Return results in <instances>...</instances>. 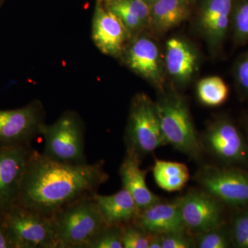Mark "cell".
<instances>
[{
  "label": "cell",
  "mask_w": 248,
  "mask_h": 248,
  "mask_svg": "<svg viewBox=\"0 0 248 248\" xmlns=\"http://www.w3.org/2000/svg\"><path fill=\"white\" fill-rule=\"evenodd\" d=\"M235 42H248V0H242L232 9L231 17Z\"/></svg>",
  "instance_id": "obj_24"
},
{
  "label": "cell",
  "mask_w": 248,
  "mask_h": 248,
  "mask_svg": "<svg viewBox=\"0 0 248 248\" xmlns=\"http://www.w3.org/2000/svg\"><path fill=\"white\" fill-rule=\"evenodd\" d=\"M196 248H228L233 246L231 228L224 223L195 236Z\"/></svg>",
  "instance_id": "obj_23"
},
{
  "label": "cell",
  "mask_w": 248,
  "mask_h": 248,
  "mask_svg": "<svg viewBox=\"0 0 248 248\" xmlns=\"http://www.w3.org/2000/svg\"><path fill=\"white\" fill-rule=\"evenodd\" d=\"M153 234L147 232L134 222L123 225L122 243L124 248H149Z\"/></svg>",
  "instance_id": "obj_25"
},
{
  "label": "cell",
  "mask_w": 248,
  "mask_h": 248,
  "mask_svg": "<svg viewBox=\"0 0 248 248\" xmlns=\"http://www.w3.org/2000/svg\"><path fill=\"white\" fill-rule=\"evenodd\" d=\"M91 36L101 53L117 59L120 58L130 39L119 18L99 1H96L93 13Z\"/></svg>",
  "instance_id": "obj_12"
},
{
  "label": "cell",
  "mask_w": 248,
  "mask_h": 248,
  "mask_svg": "<svg viewBox=\"0 0 248 248\" xmlns=\"http://www.w3.org/2000/svg\"><path fill=\"white\" fill-rule=\"evenodd\" d=\"M155 105L167 145L192 159H198L202 143L185 101L175 93H168L161 95Z\"/></svg>",
  "instance_id": "obj_3"
},
{
  "label": "cell",
  "mask_w": 248,
  "mask_h": 248,
  "mask_svg": "<svg viewBox=\"0 0 248 248\" xmlns=\"http://www.w3.org/2000/svg\"><path fill=\"white\" fill-rule=\"evenodd\" d=\"M93 199L108 225L123 226L133 222L140 210L126 189L111 195L94 193Z\"/></svg>",
  "instance_id": "obj_18"
},
{
  "label": "cell",
  "mask_w": 248,
  "mask_h": 248,
  "mask_svg": "<svg viewBox=\"0 0 248 248\" xmlns=\"http://www.w3.org/2000/svg\"><path fill=\"white\" fill-rule=\"evenodd\" d=\"M189 234L196 236L224 223L223 205L203 190H192L176 200Z\"/></svg>",
  "instance_id": "obj_10"
},
{
  "label": "cell",
  "mask_w": 248,
  "mask_h": 248,
  "mask_svg": "<svg viewBox=\"0 0 248 248\" xmlns=\"http://www.w3.org/2000/svg\"><path fill=\"white\" fill-rule=\"evenodd\" d=\"M104 4L119 18L130 37L150 27L151 6L145 0H109Z\"/></svg>",
  "instance_id": "obj_19"
},
{
  "label": "cell",
  "mask_w": 248,
  "mask_h": 248,
  "mask_svg": "<svg viewBox=\"0 0 248 248\" xmlns=\"http://www.w3.org/2000/svg\"><path fill=\"white\" fill-rule=\"evenodd\" d=\"M52 218L57 248H89L93 240L108 226L93 195L77 201Z\"/></svg>",
  "instance_id": "obj_2"
},
{
  "label": "cell",
  "mask_w": 248,
  "mask_h": 248,
  "mask_svg": "<svg viewBox=\"0 0 248 248\" xmlns=\"http://www.w3.org/2000/svg\"><path fill=\"white\" fill-rule=\"evenodd\" d=\"M108 179L103 161L67 164L32 149L16 203L52 218L77 201L94 195Z\"/></svg>",
  "instance_id": "obj_1"
},
{
  "label": "cell",
  "mask_w": 248,
  "mask_h": 248,
  "mask_svg": "<svg viewBox=\"0 0 248 248\" xmlns=\"http://www.w3.org/2000/svg\"><path fill=\"white\" fill-rule=\"evenodd\" d=\"M196 248L195 236L187 231L162 234V248Z\"/></svg>",
  "instance_id": "obj_28"
},
{
  "label": "cell",
  "mask_w": 248,
  "mask_h": 248,
  "mask_svg": "<svg viewBox=\"0 0 248 248\" xmlns=\"http://www.w3.org/2000/svg\"><path fill=\"white\" fill-rule=\"evenodd\" d=\"M141 161L137 156L126 153L120 169L123 187L130 192L140 210L161 202V199L147 186V170L140 168Z\"/></svg>",
  "instance_id": "obj_16"
},
{
  "label": "cell",
  "mask_w": 248,
  "mask_h": 248,
  "mask_svg": "<svg viewBox=\"0 0 248 248\" xmlns=\"http://www.w3.org/2000/svg\"><path fill=\"white\" fill-rule=\"evenodd\" d=\"M202 190L225 205H248V172L236 168L205 166L196 174Z\"/></svg>",
  "instance_id": "obj_7"
},
{
  "label": "cell",
  "mask_w": 248,
  "mask_h": 248,
  "mask_svg": "<svg viewBox=\"0 0 248 248\" xmlns=\"http://www.w3.org/2000/svg\"><path fill=\"white\" fill-rule=\"evenodd\" d=\"M231 234L233 246L248 248V209L240 212L234 217Z\"/></svg>",
  "instance_id": "obj_27"
},
{
  "label": "cell",
  "mask_w": 248,
  "mask_h": 248,
  "mask_svg": "<svg viewBox=\"0 0 248 248\" xmlns=\"http://www.w3.org/2000/svg\"><path fill=\"white\" fill-rule=\"evenodd\" d=\"M0 223L12 248H57L53 218L14 203L0 212Z\"/></svg>",
  "instance_id": "obj_4"
},
{
  "label": "cell",
  "mask_w": 248,
  "mask_h": 248,
  "mask_svg": "<svg viewBox=\"0 0 248 248\" xmlns=\"http://www.w3.org/2000/svg\"><path fill=\"white\" fill-rule=\"evenodd\" d=\"M31 146L0 147V212L16 203Z\"/></svg>",
  "instance_id": "obj_13"
},
{
  "label": "cell",
  "mask_w": 248,
  "mask_h": 248,
  "mask_svg": "<svg viewBox=\"0 0 248 248\" xmlns=\"http://www.w3.org/2000/svg\"><path fill=\"white\" fill-rule=\"evenodd\" d=\"M45 115L40 100L14 110H0V147L31 146L34 138L40 135Z\"/></svg>",
  "instance_id": "obj_8"
},
{
  "label": "cell",
  "mask_w": 248,
  "mask_h": 248,
  "mask_svg": "<svg viewBox=\"0 0 248 248\" xmlns=\"http://www.w3.org/2000/svg\"><path fill=\"white\" fill-rule=\"evenodd\" d=\"M97 1H101V2L106 3L107 1H109V0H97Z\"/></svg>",
  "instance_id": "obj_33"
},
{
  "label": "cell",
  "mask_w": 248,
  "mask_h": 248,
  "mask_svg": "<svg viewBox=\"0 0 248 248\" xmlns=\"http://www.w3.org/2000/svg\"><path fill=\"white\" fill-rule=\"evenodd\" d=\"M123 226H107L95 238L89 248H124L122 243Z\"/></svg>",
  "instance_id": "obj_26"
},
{
  "label": "cell",
  "mask_w": 248,
  "mask_h": 248,
  "mask_svg": "<svg viewBox=\"0 0 248 248\" xmlns=\"http://www.w3.org/2000/svg\"><path fill=\"white\" fill-rule=\"evenodd\" d=\"M145 1H146V2L150 5V6H151V5L155 4V2H156V1H159V0H145Z\"/></svg>",
  "instance_id": "obj_32"
},
{
  "label": "cell",
  "mask_w": 248,
  "mask_h": 248,
  "mask_svg": "<svg viewBox=\"0 0 248 248\" xmlns=\"http://www.w3.org/2000/svg\"><path fill=\"white\" fill-rule=\"evenodd\" d=\"M202 146L229 166L248 164V146L242 134L229 119L215 120L205 130Z\"/></svg>",
  "instance_id": "obj_9"
},
{
  "label": "cell",
  "mask_w": 248,
  "mask_h": 248,
  "mask_svg": "<svg viewBox=\"0 0 248 248\" xmlns=\"http://www.w3.org/2000/svg\"><path fill=\"white\" fill-rule=\"evenodd\" d=\"M234 78L241 92L248 97V51L241 55L236 62Z\"/></svg>",
  "instance_id": "obj_29"
},
{
  "label": "cell",
  "mask_w": 248,
  "mask_h": 248,
  "mask_svg": "<svg viewBox=\"0 0 248 248\" xmlns=\"http://www.w3.org/2000/svg\"></svg>",
  "instance_id": "obj_35"
},
{
  "label": "cell",
  "mask_w": 248,
  "mask_h": 248,
  "mask_svg": "<svg viewBox=\"0 0 248 248\" xmlns=\"http://www.w3.org/2000/svg\"><path fill=\"white\" fill-rule=\"evenodd\" d=\"M40 135L45 139L46 156L67 164H86L84 124L76 112L66 111L53 124H42Z\"/></svg>",
  "instance_id": "obj_6"
},
{
  "label": "cell",
  "mask_w": 248,
  "mask_h": 248,
  "mask_svg": "<svg viewBox=\"0 0 248 248\" xmlns=\"http://www.w3.org/2000/svg\"><path fill=\"white\" fill-rule=\"evenodd\" d=\"M197 96L204 105L210 107L221 106L226 102L229 89L219 77L203 78L197 85Z\"/></svg>",
  "instance_id": "obj_22"
},
{
  "label": "cell",
  "mask_w": 248,
  "mask_h": 248,
  "mask_svg": "<svg viewBox=\"0 0 248 248\" xmlns=\"http://www.w3.org/2000/svg\"><path fill=\"white\" fill-rule=\"evenodd\" d=\"M0 248H12L2 225L0 223Z\"/></svg>",
  "instance_id": "obj_30"
},
{
  "label": "cell",
  "mask_w": 248,
  "mask_h": 248,
  "mask_svg": "<svg viewBox=\"0 0 248 248\" xmlns=\"http://www.w3.org/2000/svg\"><path fill=\"white\" fill-rule=\"evenodd\" d=\"M197 57L193 47L182 39L172 37L166 43V69L178 82L190 81L197 71Z\"/></svg>",
  "instance_id": "obj_17"
},
{
  "label": "cell",
  "mask_w": 248,
  "mask_h": 248,
  "mask_svg": "<svg viewBox=\"0 0 248 248\" xmlns=\"http://www.w3.org/2000/svg\"><path fill=\"white\" fill-rule=\"evenodd\" d=\"M192 0H159L151 6L150 27L158 32L172 30L188 18Z\"/></svg>",
  "instance_id": "obj_20"
},
{
  "label": "cell",
  "mask_w": 248,
  "mask_h": 248,
  "mask_svg": "<svg viewBox=\"0 0 248 248\" xmlns=\"http://www.w3.org/2000/svg\"><path fill=\"white\" fill-rule=\"evenodd\" d=\"M149 248H162V234H153Z\"/></svg>",
  "instance_id": "obj_31"
},
{
  "label": "cell",
  "mask_w": 248,
  "mask_h": 248,
  "mask_svg": "<svg viewBox=\"0 0 248 248\" xmlns=\"http://www.w3.org/2000/svg\"><path fill=\"white\" fill-rule=\"evenodd\" d=\"M150 234L186 231L177 202L159 203L140 210L133 221Z\"/></svg>",
  "instance_id": "obj_15"
},
{
  "label": "cell",
  "mask_w": 248,
  "mask_h": 248,
  "mask_svg": "<svg viewBox=\"0 0 248 248\" xmlns=\"http://www.w3.org/2000/svg\"><path fill=\"white\" fill-rule=\"evenodd\" d=\"M233 0H204L199 16V26L209 45L221 46L231 22Z\"/></svg>",
  "instance_id": "obj_14"
},
{
  "label": "cell",
  "mask_w": 248,
  "mask_h": 248,
  "mask_svg": "<svg viewBox=\"0 0 248 248\" xmlns=\"http://www.w3.org/2000/svg\"><path fill=\"white\" fill-rule=\"evenodd\" d=\"M126 153L139 159L167 145L161 131L155 103L143 93L133 98L125 129Z\"/></svg>",
  "instance_id": "obj_5"
},
{
  "label": "cell",
  "mask_w": 248,
  "mask_h": 248,
  "mask_svg": "<svg viewBox=\"0 0 248 248\" xmlns=\"http://www.w3.org/2000/svg\"><path fill=\"white\" fill-rule=\"evenodd\" d=\"M120 60L148 82L159 87L162 85L164 69L159 48L144 32L130 37Z\"/></svg>",
  "instance_id": "obj_11"
},
{
  "label": "cell",
  "mask_w": 248,
  "mask_h": 248,
  "mask_svg": "<svg viewBox=\"0 0 248 248\" xmlns=\"http://www.w3.org/2000/svg\"><path fill=\"white\" fill-rule=\"evenodd\" d=\"M153 172L156 184L167 192L182 190L190 178L187 166L175 161L156 160Z\"/></svg>",
  "instance_id": "obj_21"
},
{
  "label": "cell",
  "mask_w": 248,
  "mask_h": 248,
  "mask_svg": "<svg viewBox=\"0 0 248 248\" xmlns=\"http://www.w3.org/2000/svg\"><path fill=\"white\" fill-rule=\"evenodd\" d=\"M1 2H2V0H0V4H1Z\"/></svg>",
  "instance_id": "obj_34"
}]
</instances>
